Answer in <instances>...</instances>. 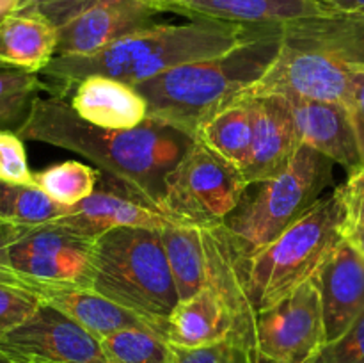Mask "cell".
I'll use <instances>...</instances> for the list:
<instances>
[{
  "label": "cell",
  "mask_w": 364,
  "mask_h": 363,
  "mask_svg": "<svg viewBox=\"0 0 364 363\" xmlns=\"http://www.w3.org/2000/svg\"><path fill=\"white\" fill-rule=\"evenodd\" d=\"M16 134L23 141L78 153L96 164L102 173L127 184L162 210H166L167 177L196 144L188 134L155 120L127 130L95 127L82 120L66 98L52 95L36 98L27 121Z\"/></svg>",
  "instance_id": "6da1fadb"
},
{
  "label": "cell",
  "mask_w": 364,
  "mask_h": 363,
  "mask_svg": "<svg viewBox=\"0 0 364 363\" xmlns=\"http://www.w3.org/2000/svg\"><path fill=\"white\" fill-rule=\"evenodd\" d=\"M251 27L217 20H191L181 25L155 23L117 39L92 56L53 57L39 77L48 80L45 82V91L63 98L82 78L91 75L137 85L181 64L230 52L247 38Z\"/></svg>",
  "instance_id": "7a4b0ae2"
},
{
  "label": "cell",
  "mask_w": 364,
  "mask_h": 363,
  "mask_svg": "<svg viewBox=\"0 0 364 363\" xmlns=\"http://www.w3.org/2000/svg\"><path fill=\"white\" fill-rule=\"evenodd\" d=\"M281 50V25H252L247 38L212 59L167 70L134 85L148 103V120L196 139L199 127L240 100L267 73Z\"/></svg>",
  "instance_id": "3957f363"
},
{
  "label": "cell",
  "mask_w": 364,
  "mask_h": 363,
  "mask_svg": "<svg viewBox=\"0 0 364 363\" xmlns=\"http://www.w3.org/2000/svg\"><path fill=\"white\" fill-rule=\"evenodd\" d=\"M364 64V18L334 13L281 25L279 56L244 96L345 103L352 71Z\"/></svg>",
  "instance_id": "277c9868"
},
{
  "label": "cell",
  "mask_w": 364,
  "mask_h": 363,
  "mask_svg": "<svg viewBox=\"0 0 364 363\" xmlns=\"http://www.w3.org/2000/svg\"><path fill=\"white\" fill-rule=\"evenodd\" d=\"M91 290L160 324L180 302L160 230L116 228L95 244Z\"/></svg>",
  "instance_id": "5b68a950"
},
{
  "label": "cell",
  "mask_w": 364,
  "mask_h": 363,
  "mask_svg": "<svg viewBox=\"0 0 364 363\" xmlns=\"http://www.w3.org/2000/svg\"><path fill=\"white\" fill-rule=\"evenodd\" d=\"M345 219L343 199L336 187L276 241L255 255H244L245 288L256 313L283 301L315 276L343 241Z\"/></svg>",
  "instance_id": "8992f818"
},
{
  "label": "cell",
  "mask_w": 364,
  "mask_h": 363,
  "mask_svg": "<svg viewBox=\"0 0 364 363\" xmlns=\"http://www.w3.org/2000/svg\"><path fill=\"white\" fill-rule=\"evenodd\" d=\"M333 167L329 157L301 144L287 169L245 189L223 226L245 256L255 255L323 198L333 182Z\"/></svg>",
  "instance_id": "52a82bcc"
},
{
  "label": "cell",
  "mask_w": 364,
  "mask_h": 363,
  "mask_svg": "<svg viewBox=\"0 0 364 363\" xmlns=\"http://www.w3.org/2000/svg\"><path fill=\"white\" fill-rule=\"evenodd\" d=\"M247 187L237 166L196 141L167 177L164 209L192 226H223Z\"/></svg>",
  "instance_id": "ba28073f"
},
{
  "label": "cell",
  "mask_w": 364,
  "mask_h": 363,
  "mask_svg": "<svg viewBox=\"0 0 364 363\" xmlns=\"http://www.w3.org/2000/svg\"><path fill=\"white\" fill-rule=\"evenodd\" d=\"M96 238L57 223L25 228L11 246L9 258L25 290L43 295L63 288H92Z\"/></svg>",
  "instance_id": "9c48e42d"
},
{
  "label": "cell",
  "mask_w": 364,
  "mask_h": 363,
  "mask_svg": "<svg viewBox=\"0 0 364 363\" xmlns=\"http://www.w3.org/2000/svg\"><path fill=\"white\" fill-rule=\"evenodd\" d=\"M323 345L326 326L315 276L258 313L255 347L259 363H308Z\"/></svg>",
  "instance_id": "30bf717a"
},
{
  "label": "cell",
  "mask_w": 364,
  "mask_h": 363,
  "mask_svg": "<svg viewBox=\"0 0 364 363\" xmlns=\"http://www.w3.org/2000/svg\"><path fill=\"white\" fill-rule=\"evenodd\" d=\"M0 349L13 363H107L102 342L46 302L0 338Z\"/></svg>",
  "instance_id": "8fae6325"
},
{
  "label": "cell",
  "mask_w": 364,
  "mask_h": 363,
  "mask_svg": "<svg viewBox=\"0 0 364 363\" xmlns=\"http://www.w3.org/2000/svg\"><path fill=\"white\" fill-rule=\"evenodd\" d=\"M109 178L100 177L102 185L91 196L71 206L70 212L55 223L89 238H98L116 228L164 230L171 224H187L153 205L123 182Z\"/></svg>",
  "instance_id": "7c38bea8"
},
{
  "label": "cell",
  "mask_w": 364,
  "mask_h": 363,
  "mask_svg": "<svg viewBox=\"0 0 364 363\" xmlns=\"http://www.w3.org/2000/svg\"><path fill=\"white\" fill-rule=\"evenodd\" d=\"M162 14L153 0H100L59 27L55 57L92 56L117 39L156 23Z\"/></svg>",
  "instance_id": "4fadbf2b"
},
{
  "label": "cell",
  "mask_w": 364,
  "mask_h": 363,
  "mask_svg": "<svg viewBox=\"0 0 364 363\" xmlns=\"http://www.w3.org/2000/svg\"><path fill=\"white\" fill-rule=\"evenodd\" d=\"M251 149L242 169L247 185L258 184L287 169L301 146L290 100L279 95L256 96L251 98Z\"/></svg>",
  "instance_id": "5bb4252c"
},
{
  "label": "cell",
  "mask_w": 364,
  "mask_h": 363,
  "mask_svg": "<svg viewBox=\"0 0 364 363\" xmlns=\"http://www.w3.org/2000/svg\"><path fill=\"white\" fill-rule=\"evenodd\" d=\"M315 280L329 344L364 312V258L343 238L316 270Z\"/></svg>",
  "instance_id": "9a60e30c"
},
{
  "label": "cell",
  "mask_w": 364,
  "mask_h": 363,
  "mask_svg": "<svg viewBox=\"0 0 364 363\" xmlns=\"http://www.w3.org/2000/svg\"><path fill=\"white\" fill-rule=\"evenodd\" d=\"M290 103L301 144L329 157L348 174L364 167L358 135L343 103L315 100H290Z\"/></svg>",
  "instance_id": "2e32d148"
},
{
  "label": "cell",
  "mask_w": 364,
  "mask_h": 363,
  "mask_svg": "<svg viewBox=\"0 0 364 363\" xmlns=\"http://www.w3.org/2000/svg\"><path fill=\"white\" fill-rule=\"evenodd\" d=\"M162 13H176L191 20H217L238 25H283L301 18L334 14L322 0H167Z\"/></svg>",
  "instance_id": "e0dca14e"
},
{
  "label": "cell",
  "mask_w": 364,
  "mask_h": 363,
  "mask_svg": "<svg viewBox=\"0 0 364 363\" xmlns=\"http://www.w3.org/2000/svg\"><path fill=\"white\" fill-rule=\"evenodd\" d=\"M70 103L82 120L107 130L141 127L148 120L144 96L134 85L103 75L82 78Z\"/></svg>",
  "instance_id": "ac0fdd59"
},
{
  "label": "cell",
  "mask_w": 364,
  "mask_h": 363,
  "mask_svg": "<svg viewBox=\"0 0 364 363\" xmlns=\"http://www.w3.org/2000/svg\"><path fill=\"white\" fill-rule=\"evenodd\" d=\"M43 302L66 313L98 340L124 330H148L166 338L160 324L103 298L91 288L50 290L43 295Z\"/></svg>",
  "instance_id": "d6986e66"
},
{
  "label": "cell",
  "mask_w": 364,
  "mask_h": 363,
  "mask_svg": "<svg viewBox=\"0 0 364 363\" xmlns=\"http://www.w3.org/2000/svg\"><path fill=\"white\" fill-rule=\"evenodd\" d=\"M235 331L237 326L230 308L208 287L178 302L166 319V340L176 347L215 344L235 335Z\"/></svg>",
  "instance_id": "ffe728a7"
},
{
  "label": "cell",
  "mask_w": 364,
  "mask_h": 363,
  "mask_svg": "<svg viewBox=\"0 0 364 363\" xmlns=\"http://www.w3.org/2000/svg\"><path fill=\"white\" fill-rule=\"evenodd\" d=\"M59 28L38 13L14 11L0 20V63L41 73L55 57Z\"/></svg>",
  "instance_id": "44dd1931"
},
{
  "label": "cell",
  "mask_w": 364,
  "mask_h": 363,
  "mask_svg": "<svg viewBox=\"0 0 364 363\" xmlns=\"http://www.w3.org/2000/svg\"><path fill=\"white\" fill-rule=\"evenodd\" d=\"M252 139L251 98L242 96L199 127L196 141L215 152L230 164L244 169Z\"/></svg>",
  "instance_id": "7402d4cb"
},
{
  "label": "cell",
  "mask_w": 364,
  "mask_h": 363,
  "mask_svg": "<svg viewBox=\"0 0 364 363\" xmlns=\"http://www.w3.org/2000/svg\"><path fill=\"white\" fill-rule=\"evenodd\" d=\"M171 273L180 301L192 298L206 287V260L203 228L171 224L160 230Z\"/></svg>",
  "instance_id": "603a6c76"
},
{
  "label": "cell",
  "mask_w": 364,
  "mask_h": 363,
  "mask_svg": "<svg viewBox=\"0 0 364 363\" xmlns=\"http://www.w3.org/2000/svg\"><path fill=\"white\" fill-rule=\"evenodd\" d=\"M70 209L50 198L36 184L0 182V219L14 226L34 228L55 223Z\"/></svg>",
  "instance_id": "cb8c5ba5"
},
{
  "label": "cell",
  "mask_w": 364,
  "mask_h": 363,
  "mask_svg": "<svg viewBox=\"0 0 364 363\" xmlns=\"http://www.w3.org/2000/svg\"><path fill=\"white\" fill-rule=\"evenodd\" d=\"M41 91L39 73L0 63V130H20Z\"/></svg>",
  "instance_id": "d4e9b609"
},
{
  "label": "cell",
  "mask_w": 364,
  "mask_h": 363,
  "mask_svg": "<svg viewBox=\"0 0 364 363\" xmlns=\"http://www.w3.org/2000/svg\"><path fill=\"white\" fill-rule=\"evenodd\" d=\"M100 177V169L77 160H66L34 173V184L60 205L73 206L95 192Z\"/></svg>",
  "instance_id": "484cf974"
},
{
  "label": "cell",
  "mask_w": 364,
  "mask_h": 363,
  "mask_svg": "<svg viewBox=\"0 0 364 363\" xmlns=\"http://www.w3.org/2000/svg\"><path fill=\"white\" fill-rule=\"evenodd\" d=\"M107 363H173V345L148 330H124L103 338Z\"/></svg>",
  "instance_id": "4316f807"
},
{
  "label": "cell",
  "mask_w": 364,
  "mask_h": 363,
  "mask_svg": "<svg viewBox=\"0 0 364 363\" xmlns=\"http://www.w3.org/2000/svg\"><path fill=\"white\" fill-rule=\"evenodd\" d=\"M173 363H259V358L247 342L231 335L203 347L173 345Z\"/></svg>",
  "instance_id": "83f0119b"
},
{
  "label": "cell",
  "mask_w": 364,
  "mask_h": 363,
  "mask_svg": "<svg viewBox=\"0 0 364 363\" xmlns=\"http://www.w3.org/2000/svg\"><path fill=\"white\" fill-rule=\"evenodd\" d=\"M41 305L39 295L0 283V338L21 326Z\"/></svg>",
  "instance_id": "f1b7e54d"
},
{
  "label": "cell",
  "mask_w": 364,
  "mask_h": 363,
  "mask_svg": "<svg viewBox=\"0 0 364 363\" xmlns=\"http://www.w3.org/2000/svg\"><path fill=\"white\" fill-rule=\"evenodd\" d=\"M0 182L34 184V173L27 162L23 139L11 130H0Z\"/></svg>",
  "instance_id": "f546056e"
},
{
  "label": "cell",
  "mask_w": 364,
  "mask_h": 363,
  "mask_svg": "<svg viewBox=\"0 0 364 363\" xmlns=\"http://www.w3.org/2000/svg\"><path fill=\"white\" fill-rule=\"evenodd\" d=\"M313 363H364V312L340 338L323 345Z\"/></svg>",
  "instance_id": "4dcf8cb0"
},
{
  "label": "cell",
  "mask_w": 364,
  "mask_h": 363,
  "mask_svg": "<svg viewBox=\"0 0 364 363\" xmlns=\"http://www.w3.org/2000/svg\"><path fill=\"white\" fill-rule=\"evenodd\" d=\"M98 2L100 0H31L18 11L41 14L59 28Z\"/></svg>",
  "instance_id": "1f68e13d"
},
{
  "label": "cell",
  "mask_w": 364,
  "mask_h": 363,
  "mask_svg": "<svg viewBox=\"0 0 364 363\" xmlns=\"http://www.w3.org/2000/svg\"><path fill=\"white\" fill-rule=\"evenodd\" d=\"M350 114L352 125H354L355 135H358L359 149H361L363 164H364V64L355 66L352 71L350 85H348V95L343 103Z\"/></svg>",
  "instance_id": "d6a6232c"
},
{
  "label": "cell",
  "mask_w": 364,
  "mask_h": 363,
  "mask_svg": "<svg viewBox=\"0 0 364 363\" xmlns=\"http://www.w3.org/2000/svg\"><path fill=\"white\" fill-rule=\"evenodd\" d=\"M340 194L345 206V224L364 226V167L348 174L347 184L341 185Z\"/></svg>",
  "instance_id": "836d02e7"
},
{
  "label": "cell",
  "mask_w": 364,
  "mask_h": 363,
  "mask_svg": "<svg viewBox=\"0 0 364 363\" xmlns=\"http://www.w3.org/2000/svg\"><path fill=\"white\" fill-rule=\"evenodd\" d=\"M23 230L25 228L14 226V224L6 223V221L0 219V283L2 285L23 288V281H21L20 274L13 269L9 258L11 246L18 241V237L23 233Z\"/></svg>",
  "instance_id": "e575fe53"
},
{
  "label": "cell",
  "mask_w": 364,
  "mask_h": 363,
  "mask_svg": "<svg viewBox=\"0 0 364 363\" xmlns=\"http://www.w3.org/2000/svg\"><path fill=\"white\" fill-rule=\"evenodd\" d=\"M322 2H326L338 13L364 18V0H322Z\"/></svg>",
  "instance_id": "d590c367"
},
{
  "label": "cell",
  "mask_w": 364,
  "mask_h": 363,
  "mask_svg": "<svg viewBox=\"0 0 364 363\" xmlns=\"http://www.w3.org/2000/svg\"><path fill=\"white\" fill-rule=\"evenodd\" d=\"M343 238L364 258V226H352V224H345Z\"/></svg>",
  "instance_id": "8d00e7d4"
},
{
  "label": "cell",
  "mask_w": 364,
  "mask_h": 363,
  "mask_svg": "<svg viewBox=\"0 0 364 363\" xmlns=\"http://www.w3.org/2000/svg\"><path fill=\"white\" fill-rule=\"evenodd\" d=\"M21 0H0V20L7 14L14 13V11L20 9Z\"/></svg>",
  "instance_id": "74e56055"
},
{
  "label": "cell",
  "mask_w": 364,
  "mask_h": 363,
  "mask_svg": "<svg viewBox=\"0 0 364 363\" xmlns=\"http://www.w3.org/2000/svg\"><path fill=\"white\" fill-rule=\"evenodd\" d=\"M0 363H13V362H11V359H9V356H7L6 352L2 351V349H0Z\"/></svg>",
  "instance_id": "f35d334b"
},
{
  "label": "cell",
  "mask_w": 364,
  "mask_h": 363,
  "mask_svg": "<svg viewBox=\"0 0 364 363\" xmlns=\"http://www.w3.org/2000/svg\"><path fill=\"white\" fill-rule=\"evenodd\" d=\"M28 2H31V0H21V6H20V9H21V7L25 6V4H28Z\"/></svg>",
  "instance_id": "ab89813d"
},
{
  "label": "cell",
  "mask_w": 364,
  "mask_h": 363,
  "mask_svg": "<svg viewBox=\"0 0 364 363\" xmlns=\"http://www.w3.org/2000/svg\"><path fill=\"white\" fill-rule=\"evenodd\" d=\"M153 2H156V4H162V2H167V0H153Z\"/></svg>",
  "instance_id": "60d3db41"
},
{
  "label": "cell",
  "mask_w": 364,
  "mask_h": 363,
  "mask_svg": "<svg viewBox=\"0 0 364 363\" xmlns=\"http://www.w3.org/2000/svg\"><path fill=\"white\" fill-rule=\"evenodd\" d=\"M27 363H38V362H27Z\"/></svg>",
  "instance_id": "b9f144b4"
},
{
  "label": "cell",
  "mask_w": 364,
  "mask_h": 363,
  "mask_svg": "<svg viewBox=\"0 0 364 363\" xmlns=\"http://www.w3.org/2000/svg\"><path fill=\"white\" fill-rule=\"evenodd\" d=\"M308 363H313V359H311V362H308Z\"/></svg>",
  "instance_id": "7bdbcfd3"
}]
</instances>
